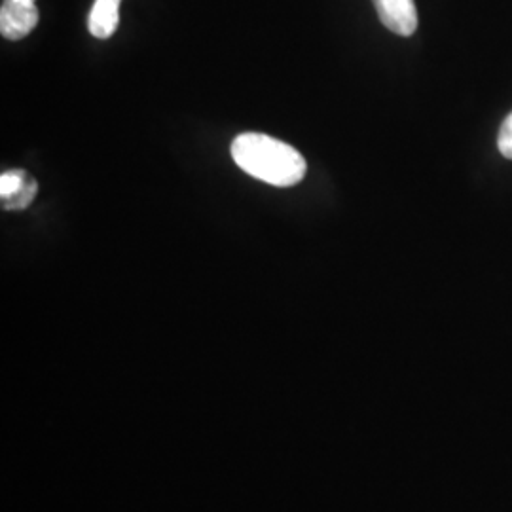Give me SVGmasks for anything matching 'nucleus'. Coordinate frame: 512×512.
<instances>
[{
  "instance_id": "1",
  "label": "nucleus",
  "mask_w": 512,
  "mask_h": 512,
  "mask_svg": "<svg viewBox=\"0 0 512 512\" xmlns=\"http://www.w3.org/2000/svg\"><path fill=\"white\" fill-rule=\"evenodd\" d=\"M234 162L262 183L287 188L306 175V160L296 148L264 133H241L232 143Z\"/></svg>"
},
{
  "instance_id": "2",
  "label": "nucleus",
  "mask_w": 512,
  "mask_h": 512,
  "mask_svg": "<svg viewBox=\"0 0 512 512\" xmlns=\"http://www.w3.org/2000/svg\"><path fill=\"white\" fill-rule=\"evenodd\" d=\"M38 23L37 2L4 0L0 8V33L8 40L27 37Z\"/></svg>"
},
{
  "instance_id": "3",
  "label": "nucleus",
  "mask_w": 512,
  "mask_h": 512,
  "mask_svg": "<svg viewBox=\"0 0 512 512\" xmlns=\"http://www.w3.org/2000/svg\"><path fill=\"white\" fill-rule=\"evenodd\" d=\"M385 29L399 37H410L418 29L414 0H372Z\"/></svg>"
},
{
  "instance_id": "4",
  "label": "nucleus",
  "mask_w": 512,
  "mask_h": 512,
  "mask_svg": "<svg viewBox=\"0 0 512 512\" xmlns=\"http://www.w3.org/2000/svg\"><path fill=\"white\" fill-rule=\"evenodd\" d=\"M120 2L122 0H95L93 2L88 27L95 38H109L116 33L120 21Z\"/></svg>"
},
{
  "instance_id": "5",
  "label": "nucleus",
  "mask_w": 512,
  "mask_h": 512,
  "mask_svg": "<svg viewBox=\"0 0 512 512\" xmlns=\"http://www.w3.org/2000/svg\"><path fill=\"white\" fill-rule=\"evenodd\" d=\"M38 184L35 179L27 177V181L19 188L18 194H14L12 198L2 200V207L8 211H16V209H25L29 203L35 200L37 196Z\"/></svg>"
},
{
  "instance_id": "6",
  "label": "nucleus",
  "mask_w": 512,
  "mask_h": 512,
  "mask_svg": "<svg viewBox=\"0 0 512 512\" xmlns=\"http://www.w3.org/2000/svg\"><path fill=\"white\" fill-rule=\"evenodd\" d=\"M27 177L29 175L25 171L2 173V177H0V196H2V200L12 198L14 194H18L19 188L27 181Z\"/></svg>"
},
{
  "instance_id": "7",
  "label": "nucleus",
  "mask_w": 512,
  "mask_h": 512,
  "mask_svg": "<svg viewBox=\"0 0 512 512\" xmlns=\"http://www.w3.org/2000/svg\"><path fill=\"white\" fill-rule=\"evenodd\" d=\"M499 150L505 158L512 160V112L507 116V120L503 122L501 131H499V139H497Z\"/></svg>"
},
{
  "instance_id": "8",
  "label": "nucleus",
  "mask_w": 512,
  "mask_h": 512,
  "mask_svg": "<svg viewBox=\"0 0 512 512\" xmlns=\"http://www.w3.org/2000/svg\"><path fill=\"white\" fill-rule=\"evenodd\" d=\"M21 2H37V0H21Z\"/></svg>"
}]
</instances>
